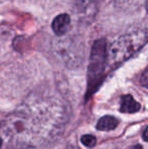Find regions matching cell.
Masks as SVG:
<instances>
[{
    "label": "cell",
    "instance_id": "6da1fadb",
    "mask_svg": "<svg viewBox=\"0 0 148 149\" xmlns=\"http://www.w3.org/2000/svg\"><path fill=\"white\" fill-rule=\"evenodd\" d=\"M148 42V33L144 30L129 31L110 45L107 52V65L112 68L122 64L136 54Z\"/></svg>",
    "mask_w": 148,
    "mask_h": 149
},
{
    "label": "cell",
    "instance_id": "7a4b0ae2",
    "mask_svg": "<svg viewBox=\"0 0 148 149\" xmlns=\"http://www.w3.org/2000/svg\"><path fill=\"white\" fill-rule=\"evenodd\" d=\"M107 65V53L103 41L94 46L88 70V93H93L101 82V75Z\"/></svg>",
    "mask_w": 148,
    "mask_h": 149
},
{
    "label": "cell",
    "instance_id": "3957f363",
    "mask_svg": "<svg viewBox=\"0 0 148 149\" xmlns=\"http://www.w3.org/2000/svg\"><path fill=\"white\" fill-rule=\"evenodd\" d=\"M70 16L67 13L57 15L52 22V29L57 36H64L69 30Z\"/></svg>",
    "mask_w": 148,
    "mask_h": 149
},
{
    "label": "cell",
    "instance_id": "277c9868",
    "mask_svg": "<svg viewBox=\"0 0 148 149\" xmlns=\"http://www.w3.org/2000/svg\"><path fill=\"white\" fill-rule=\"evenodd\" d=\"M141 106L139 102L133 98L130 94H126L121 97V108L120 111L122 113H126V114H133V113H137L140 111Z\"/></svg>",
    "mask_w": 148,
    "mask_h": 149
},
{
    "label": "cell",
    "instance_id": "5b68a950",
    "mask_svg": "<svg viewBox=\"0 0 148 149\" xmlns=\"http://www.w3.org/2000/svg\"><path fill=\"white\" fill-rule=\"evenodd\" d=\"M118 119L113 116H105L99 120L97 124V129L99 131H111L118 126Z\"/></svg>",
    "mask_w": 148,
    "mask_h": 149
},
{
    "label": "cell",
    "instance_id": "8992f818",
    "mask_svg": "<svg viewBox=\"0 0 148 149\" xmlns=\"http://www.w3.org/2000/svg\"><path fill=\"white\" fill-rule=\"evenodd\" d=\"M81 142L82 144H84L86 147L92 148L93 146L97 144V138L94 137L93 135H83L81 137Z\"/></svg>",
    "mask_w": 148,
    "mask_h": 149
},
{
    "label": "cell",
    "instance_id": "52a82bcc",
    "mask_svg": "<svg viewBox=\"0 0 148 149\" xmlns=\"http://www.w3.org/2000/svg\"><path fill=\"white\" fill-rule=\"evenodd\" d=\"M140 83L142 86L148 88V67L142 72L140 76Z\"/></svg>",
    "mask_w": 148,
    "mask_h": 149
},
{
    "label": "cell",
    "instance_id": "ba28073f",
    "mask_svg": "<svg viewBox=\"0 0 148 149\" xmlns=\"http://www.w3.org/2000/svg\"><path fill=\"white\" fill-rule=\"evenodd\" d=\"M143 139H144L145 141H148V127L144 130V132H143Z\"/></svg>",
    "mask_w": 148,
    "mask_h": 149
},
{
    "label": "cell",
    "instance_id": "9c48e42d",
    "mask_svg": "<svg viewBox=\"0 0 148 149\" xmlns=\"http://www.w3.org/2000/svg\"><path fill=\"white\" fill-rule=\"evenodd\" d=\"M130 149H143V147H142V145H140V144H136V145L132 146Z\"/></svg>",
    "mask_w": 148,
    "mask_h": 149
},
{
    "label": "cell",
    "instance_id": "30bf717a",
    "mask_svg": "<svg viewBox=\"0 0 148 149\" xmlns=\"http://www.w3.org/2000/svg\"><path fill=\"white\" fill-rule=\"evenodd\" d=\"M1 146H2V140H1V138H0V148H1Z\"/></svg>",
    "mask_w": 148,
    "mask_h": 149
},
{
    "label": "cell",
    "instance_id": "8fae6325",
    "mask_svg": "<svg viewBox=\"0 0 148 149\" xmlns=\"http://www.w3.org/2000/svg\"><path fill=\"white\" fill-rule=\"evenodd\" d=\"M146 9H147V12H148V0H147V3H146Z\"/></svg>",
    "mask_w": 148,
    "mask_h": 149
}]
</instances>
